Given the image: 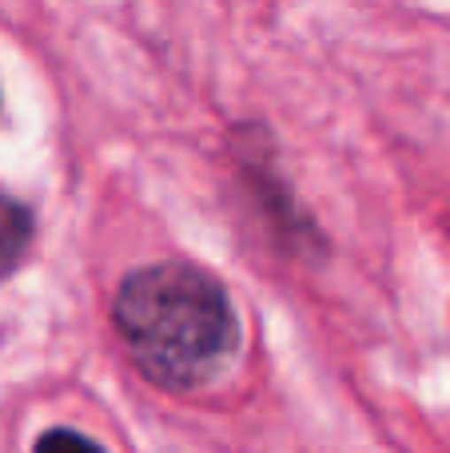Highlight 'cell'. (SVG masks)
Wrapping results in <instances>:
<instances>
[{
	"label": "cell",
	"mask_w": 450,
	"mask_h": 453,
	"mask_svg": "<svg viewBox=\"0 0 450 453\" xmlns=\"http://www.w3.org/2000/svg\"><path fill=\"white\" fill-rule=\"evenodd\" d=\"M128 358L164 390H196L223 374L239 346V319L212 271L180 258L136 266L112 298Z\"/></svg>",
	"instance_id": "1"
},
{
	"label": "cell",
	"mask_w": 450,
	"mask_h": 453,
	"mask_svg": "<svg viewBox=\"0 0 450 453\" xmlns=\"http://www.w3.org/2000/svg\"><path fill=\"white\" fill-rule=\"evenodd\" d=\"M32 247V211L16 196L0 191V282L28 258Z\"/></svg>",
	"instance_id": "2"
},
{
	"label": "cell",
	"mask_w": 450,
	"mask_h": 453,
	"mask_svg": "<svg viewBox=\"0 0 450 453\" xmlns=\"http://www.w3.org/2000/svg\"><path fill=\"white\" fill-rule=\"evenodd\" d=\"M36 453H104V449L76 430H48V434H40Z\"/></svg>",
	"instance_id": "3"
}]
</instances>
